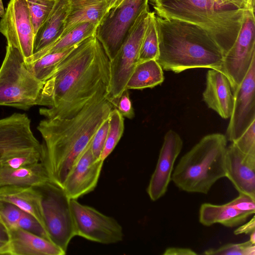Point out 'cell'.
I'll return each mask as SVG.
<instances>
[{
    "label": "cell",
    "mask_w": 255,
    "mask_h": 255,
    "mask_svg": "<svg viewBox=\"0 0 255 255\" xmlns=\"http://www.w3.org/2000/svg\"><path fill=\"white\" fill-rule=\"evenodd\" d=\"M183 145V140L176 131L170 129L165 133L155 168L146 189L151 201L158 200L167 192L175 161Z\"/></svg>",
    "instance_id": "obj_15"
},
{
    "label": "cell",
    "mask_w": 255,
    "mask_h": 255,
    "mask_svg": "<svg viewBox=\"0 0 255 255\" xmlns=\"http://www.w3.org/2000/svg\"><path fill=\"white\" fill-rule=\"evenodd\" d=\"M232 143L242 152L255 155V121L250 125L238 138Z\"/></svg>",
    "instance_id": "obj_34"
},
{
    "label": "cell",
    "mask_w": 255,
    "mask_h": 255,
    "mask_svg": "<svg viewBox=\"0 0 255 255\" xmlns=\"http://www.w3.org/2000/svg\"><path fill=\"white\" fill-rule=\"evenodd\" d=\"M78 44L62 51L47 54L26 64L36 78L45 82L54 74L62 61Z\"/></svg>",
    "instance_id": "obj_27"
},
{
    "label": "cell",
    "mask_w": 255,
    "mask_h": 255,
    "mask_svg": "<svg viewBox=\"0 0 255 255\" xmlns=\"http://www.w3.org/2000/svg\"><path fill=\"white\" fill-rule=\"evenodd\" d=\"M104 161L93 155L90 145L74 165L63 184L62 189L70 199H77L95 189Z\"/></svg>",
    "instance_id": "obj_16"
},
{
    "label": "cell",
    "mask_w": 255,
    "mask_h": 255,
    "mask_svg": "<svg viewBox=\"0 0 255 255\" xmlns=\"http://www.w3.org/2000/svg\"><path fill=\"white\" fill-rule=\"evenodd\" d=\"M34 34L49 15L56 0H26Z\"/></svg>",
    "instance_id": "obj_30"
},
{
    "label": "cell",
    "mask_w": 255,
    "mask_h": 255,
    "mask_svg": "<svg viewBox=\"0 0 255 255\" xmlns=\"http://www.w3.org/2000/svg\"><path fill=\"white\" fill-rule=\"evenodd\" d=\"M149 7L138 16L115 56L110 60L109 84L106 99L119 96L138 63L140 47L146 28Z\"/></svg>",
    "instance_id": "obj_8"
},
{
    "label": "cell",
    "mask_w": 255,
    "mask_h": 255,
    "mask_svg": "<svg viewBox=\"0 0 255 255\" xmlns=\"http://www.w3.org/2000/svg\"><path fill=\"white\" fill-rule=\"evenodd\" d=\"M226 176L239 193L255 200V155L242 152L233 143L227 147Z\"/></svg>",
    "instance_id": "obj_17"
},
{
    "label": "cell",
    "mask_w": 255,
    "mask_h": 255,
    "mask_svg": "<svg viewBox=\"0 0 255 255\" xmlns=\"http://www.w3.org/2000/svg\"><path fill=\"white\" fill-rule=\"evenodd\" d=\"M253 214L238 210L229 205H215L209 203L202 204L199 212V221L205 226L220 224L226 227L234 228L246 223Z\"/></svg>",
    "instance_id": "obj_24"
},
{
    "label": "cell",
    "mask_w": 255,
    "mask_h": 255,
    "mask_svg": "<svg viewBox=\"0 0 255 255\" xmlns=\"http://www.w3.org/2000/svg\"><path fill=\"white\" fill-rule=\"evenodd\" d=\"M0 32L26 63L33 54L34 34L26 0H10L0 21Z\"/></svg>",
    "instance_id": "obj_12"
},
{
    "label": "cell",
    "mask_w": 255,
    "mask_h": 255,
    "mask_svg": "<svg viewBox=\"0 0 255 255\" xmlns=\"http://www.w3.org/2000/svg\"><path fill=\"white\" fill-rule=\"evenodd\" d=\"M42 195V208L49 240L66 252L75 237L70 200L62 188L49 181L37 186Z\"/></svg>",
    "instance_id": "obj_7"
},
{
    "label": "cell",
    "mask_w": 255,
    "mask_h": 255,
    "mask_svg": "<svg viewBox=\"0 0 255 255\" xmlns=\"http://www.w3.org/2000/svg\"><path fill=\"white\" fill-rule=\"evenodd\" d=\"M75 236L103 244L121 242L124 237L122 226L113 217L96 209L70 200Z\"/></svg>",
    "instance_id": "obj_10"
},
{
    "label": "cell",
    "mask_w": 255,
    "mask_h": 255,
    "mask_svg": "<svg viewBox=\"0 0 255 255\" xmlns=\"http://www.w3.org/2000/svg\"><path fill=\"white\" fill-rule=\"evenodd\" d=\"M255 59V10L246 11L238 36L224 55L221 70L230 80L233 91L244 79Z\"/></svg>",
    "instance_id": "obj_11"
},
{
    "label": "cell",
    "mask_w": 255,
    "mask_h": 255,
    "mask_svg": "<svg viewBox=\"0 0 255 255\" xmlns=\"http://www.w3.org/2000/svg\"><path fill=\"white\" fill-rule=\"evenodd\" d=\"M164 80L163 69L156 60L138 62L126 84V89L152 88Z\"/></svg>",
    "instance_id": "obj_25"
},
{
    "label": "cell",
    "mask_w": 255,
    "mask_h": 255,
    "mask_svg": "<svg viewBox=\"0 0 255 255\" xmlns=\"http://www.w3.org/2000/svg\"><path fill=\"white\" fill-rule=\"evenodd\" d=\"M69 9L61 37L78 25L102 23L109 11L110 0H69Z\"/></svg>",
    "instance_id": "obj_21"
},
{
    "label": "cell",
    "mask_w": 255,
    "mask_h": 255,
    "mask_svg": "<svg viewBox=\"0 0 255 255\" xmlns=\"http://www.w3.org/2000/svg\"><path fill=\"white\" fill-rule=\"evenodd\" d=\"M162 0H149V1H150V2L153 5L157 3L158 2H160Z\"/></svg>",
    "instance_id": "obj_46"
},
{
    "label": "cell",
    "mask_w": 255,
    "mask_h": 255,
    "mask_svg": "<svg viewBox=\"0 0 255 255\" xmlns=\"http://www.w3.org/2000/svg\"><path fill=\"white\" fill-rule=\"evenodd\" d=\"M114 109L124 117L132 119L134 116V110L129 96L128 89H125L118 97L107 99Z\"/></svg>",
    "instance_id": "obj_35"
},
{
    "label": "cell",
    "mask_w": 255,
    "mask_h": 255,
    "mask_svg": "<svg viewBox=\"0 0 255 255\" xmlns=\"http://www.w3.org/2000/svg\"><path fill=\"white\" fill-rule=\"evenodd\" d=\"M109 128L105 143L100 156L104 161L115 149L124 130V117L116 109L111 111L108 118Z\"/></svg>",
    "instance_id": "obj_29"
},
{
    "label": "cell",
    "mask_w": 255,
    "mask_h": 255,
    "mask_svg": "<svg viewBox=\"0 0 255 255\" xmlns=\"http://www.w3.org/2000/svg\"><path fill=\"white\" fill-rule=\"evenodd\" d=\"M249 241L253 244H255V231L253 232L250 235Z\"/></svg>",
    "instance_id": "obj_45"
},
{
    "label": "cell",
    "mask_w": 255,
    "mask_h": 255,
    "mask_svg": "<svg viewBox=\"0 0 255 255\" xmlns=\"http://www.w3.org/2000/svg\"><path fill=\"white\" fill-rule=\"evenodd\" d=\"M203 99L222 118L229 119L233 110L234 93L227 76L221 70L210 69L206 75Z\"/></svg>",
    "instance_id": "obj_18"
},
{
    "label": "cell",
    "mask_w": 255,
    "mask_h": 255,
    "mask_svg": "<svg viewBox=\"0 0 255 255\" xmlns=\"http://www.w3.org/2000/svg\"><path fill=\"white\" fill-rule=\"evenodd\" d=\"M226 5L232 6L243 11L255 10V0H220Z\"/></svg>",
    "instance_id": "obj_39"
},
{
    "label": "cell",
    "mask_w": 255,
    "mask_h": 255,
    "mask_svg": "<svg viewBox=\"0 0 255 255\" xmlns=\"http://www.w3.org/2000/svg\"><path fill=\"white\" fill-rule=\"evenodd\" d=\"M107 90H101L74 116L45 118L37 126L43 140L41 161L46 167L51 182L61 188L114 108L107 100Z\"/></svg>",
    "instance_id": "obj_2"
},
{
    "label": "cell",
    "mask_w": 255,
    "mask_h": 255,
    "mask_svg": "<svg viewBox=\"0 0 255 255\" xmlns=\"http://www.w3.org/2000/svg\"><path fill=\"white\" fill-rule=\"evenodd\" d=\"M23 211L16 206L0 201V220L7 229L17 228Z\"/></svg>",
    "instance_id": "obj_33"
},
{
    "label": "cell",
    "mask_w": 255,
    "mask_h": 255,
    "mask_svg": "<svg viewBox=\"0 0 255 255\" xmlns=\"http://www.w3.org/2000/svg\"><path fill=\"white\" fill-rule=\"evenodd\" d=\"M198 254L190 248L169 247L166 249L163 255H197Z\"/></svg>",
    "instance_id": "obj_42"
},
{
    "label": "cell",
    "mask_w": 255,
    "mask_h": 255,
    "mask_svg": "<svg viewBox=\"0 0 255 255\" xmlns=\"http://www.w3.org/2000/svg\"><path fill=\"white\" fill-rule=\"evenodd\" d=\"M155 16L154 11H149L140 47L138 62L149 60H157L158 58L159 48Z\"/></svg>",
    "instance_id": "obj_28"
},
{
    "label": "cell",
    "mask_w": 255,
    "mask_h": 255,
    "mask_svg": "<svg viewBox=\"0 0 255 255\" xmlns=\"http://www.w3.org/2000/svg\"><path fill=\"white\" fill-rule=\"evenodd\" d=\"M69 9V0H56L52 10L34 35L33 54L56 42L64 31Z\"/></svg>",
    "instance_id": "obj_22"
},
{
    "label": "cell",
    "mask_w": 255,
    "mask_h": 255,
    "mask_svg": "<svg viewBox=\"0 0 255 255\" xmlns=\"http://www.w3.org/2000/svg\"><path fill=\"white\" fill-rule=\"evenodd\" d=\"M255 231V216L246 223L239 226L234 232L236 235H241L243 234L250 235L253 232Z\"/></svg>",
    "instance_id": "obj_41"
},
{
    "label": "cell",
    "mask_w": 255,
    "mask_h": 255,
    "mask_svg": "<svg viewBox=\"0 0 255 255\" xmlns=\"http://www.w3.org/2000/svg\"><path fill=\"white\" fill-rule=\"evenodd\" d=\"M206 255H255V246L249 240L245 242L224 245L218 248H210L204 251Z\"/></svg>",
    "instance_id": "obj_31"
},
{
    "label": "cell",
    "mask_w": 255,
    "mask_h": 255,
    "mask_svg": "<svg viewBox=\"0 0 255 255\" xmlns=\"http://www.w3.org/2000/svg\"><path fill=\"white\" fill-rule=\"evenodd\" d=\"M227 147L225 135L204 136L180 159L171 181L182 191L207 194L218 180L226 177Z\"/></svg>",
    "instance_id": "obj_5"
},
{
    "label": "cell",
    "mask_w": 255,
    "mask_h": 255,
    "mask_svg": "<svg viewBox=\"0 0 255 255\" xmlns=\"http://www.w3.org/2000/svg\"><path fill=\"white\" fill-rule=\"evenodd\" d=\"M149 0H122L109 10L98 26L96 37L109 60L116 55L139 14L148 7Z\"/></svg>",
    "instance_id": "obj_9"
},
{
    "label": "cell",
    "mask_w": 255,
    "mask_h": 255,
    "mask_svg": "<svg viewBox=\"0 0 255 255\" xmlns=\"http://www.w3.org/2000/svg\"><path fill=\"white\" fill-rule=\"evenodd\" d=\"M159 54L162 69L179 73L205 68L221 70L224 54L209 33L196 25L155 16Z\"/></svg>",
    "instance_id": "obj_3"
},
{
    "label": "cell",
    "mask_w": 255,
    "mask_h": 255,
    "mask_svg": "<svg viewBox=\"0 0 255 255\" xmlns=\"http://www.w3.org/2000/svg\"><path fill=\"white\" fill-rule=\"evenodd\" d=\"M110 60L95 35L79 43L44 82L39 114L45 118H70L101 90L108 91Z\"/></svg>",
    "instance_id": "obj_1"
},
{
    "label": "cell",
    "mask_w": 255,
    "mask_h": 255,
    "mask_svg": "<svg viewBox=\"0 0 255 255\" xmlns=\"http://www.w3.org/2000/svg\"><path fill=\"white\" fill-rule=\"evenodd\" d=\"M51 181L41 162L18 168L0 167V187L14 185L37 187Z\"/></svg>",
    "instance_id": "obj_23"
},
{
    "label": "cell",
    "mask_w": 255,
    "mask_h": 255,
    "mask_svg": "<svg viewBox=\"0 0 255 255\" xmlns=\"http://www.w3.org/2000/svg\"><path fill=\"white\" fill-rule=\"evenodd\" d=\"M227 204L238 210L255 214V200L247 195L239 193L238 197Z\"/></svg>",
    "instance_id": "obj_38"
},
{
    "label": "cell",
    "mask_w": 255,
    "mask_h": 255,
    "mask_svg": "<svg viewBox=\"0 0 255 255\" xmlns=\"http://www.w3.org/2000/svg\"><path fill=\"white\" fill-rule=\"evenodd\" d=\"M42 153V148L27 151L6 159L0 167L18 168L29 166L40 162Z\"/></svg>",
    "instance_id": "obj_32"
},
{
    "label": "cell",
    "mask_w": 255,
    "mask_h": 255,
    "mask_svg": "<svg viewBox=\"0 0 255 255\" xmlns=\"http://www.w3.org/2000/svg\"><path fill=\"white\" fill-rule=\"evenodd\" d=\"M42 148L34 135L31 121L25 114L14 113L0 119V167L7 158Z\"/></svg>",
    "instance_id": "obj_13"
},
{
    "label": "cell",
    "mask_w": 255,
    "mask_h": 255,
    "mask_svg": "<svg viewBox=\"0 0 255 255\" xmlns=\"http://www.w3.org/2000/svg\"><path fill=\"white\" fill-rule=\"evenodd\" d=\"M44 84L28 68L18 49L7 44L0 67V106L28 110L39 105Z\"/></svg>",
    "instance_id": "obj_6"
},
{
    "label": "cell",
    "mask_w": 255,
    "mask_h": 255,
    "mask_svg": "<svg viewBox=\"0 0 255 255\" xmlns=\"http://www.w3.org/2000/svg\"><path fill=\"white\" fill-rule=\"evenodd\" d=\"M153 8L157 16L185 21L203 29L224 55L236 39L246 11L220 0H162L153 5Z\"/></svg>",
    "instance_id": "obj_4"
},
{
    "label": "cell",
    "mask_w": 255,
    "mask_h": 255,
    "mask_svg": "<svg viewBox=\"0 0 255 255\" xmlns=\"http://www.w3.org/2000/svg\"><path fill=\"white\" fill-rule=\"evenodd\" d=\"M122 0H110L109 10L119 5Z\"/></svg>",
    "instance_id": "obj_43"
},
{
    "label": "cell",
    "mask_w": 255,
    "mask_h": 255,
    "mask_svg": "<svg viewBox=\"0 0 255 255\" xmlns=\"http://www.w3.org/2000/svg\"><path fill=\"white\" fill-rule=\"evenodd\" d=\"M108 128L109 121L108 119L96 131L90 144L92 152L96 157L99 159L105 143Z\"/></svg>",
    "instance_id": "obj_37"
},
{
    "label": "cell",
    "mask_w": 255,
    "mask_h": 255,
    "mask_svg": "<svg viewBox=\"0 0 255 255\" xmlns=\"http://www.w3.org/2000/svg\"><path fill=\"white\" fill-rule=\"evenodd\" d=\"M98 25L91 22L81 23L62 36L56 42L44 49L34 53L26 64H29L47 54L58 52L73 47L96 35Z\"/></svg>",
    "instance_id": "obj_26"
},
{
    "label": "cell",
    "mask_w": 255,
    "mask_h": 255,
    "mask_svg": "<svg viewBox=\"0 0 255 255\" xmlns=\"http://www.w3.org/2000/svg\"><path fill=\"white\" fill-rule=\"evenodd\" d=\"M8 231L9 255H64L66 253L52 242L20 228Z\"/></svg>",
    "instance_id": "obj_19"
},
{
    "label": "cell",
    "mask_w": 255,
    "mask_h": 255,
    "mask_svg": "<svg viewBox=\"0 0 255 255\" xmlns=\"http://www.w3.org/2000/svg\"><path fill=\"white\" fill-rule=\"evenodd\" d=\"M9 244L8 229L0 220V255H8Z\"/></svg>",
    "instance_id": "obj_40"
},
{
    "label": "cell",
    "mask_w": 255,
    "mask_h": 255,
    "mask_svg": "<svg viewBox=\"0 0 255 255\" xmlns=\"http://www.w3.org/2000/svg\"><path fill=\"white\" fill-rule=\"evenodd\" d=\"M0 201L11 203L34 217L46 233L42 208V195L37 187H0Z\"/></svg>",
    "instance_id": "obj_20"
},
{
    "label": "cell",
    "mask_w": 255,
    "mask_h": 255,
    "mask_svg": "<svg viewBox=\"0 0 255 255\" xmlns=\"http://www.w3.org/2000/svg\"><path fill=\"white\" fill-rule=\"evenodd\" d=\"M5 13V10L2 2V0H0V17H2Z\"/></svg>",
    "instance_id": "obj_44"
},
{
    "label": "cell",
    "mask_w": 255,
    "mask_h": 255,
    "mask_svg": "<svg viewBox=\"0 0 255 255\" xmlns=\"http://www.w3.org/2000/svg\"><path fill=\"white\" fill-rule=\"evenodd\" d=\"M17 227L50 241L47 234L38 221L34 217L24 211L19 218Z\"/></svg>",
    "instance_id": "obj_36"
},
{
    "label": "cell",
    "mask_w": 255,
    "mask_h": 255,
    "mask_svg": "<svg viewBox=\"0 0 255 255\" xmlns=\"http://www.w3.org/2000/svg\"><path fill=\"white\" fill-rule=\"evenodd\" d=\"M233 93V108L226 136L231 142L238 138L255 121V59Z\"/></svg>",
    "instance_id": "obj_14"
}]
</instances>
